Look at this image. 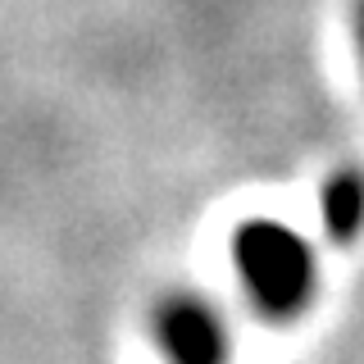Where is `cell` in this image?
Returning a JSON list of instances; mask_svg holds the SVG:
<instances>
[{
	"mask_svg": "<svg viewBox=\"0 0 364 364\" xmlns=\"http://www.w3.org/2000/svg\"><path fill=\"white\" fill-rule=\"evenodd\" d=\"M355 46H360V64H364V0L355 9Z\"/></svg>",
	"mask_w": 364,
	"mask_h": 364,
	"instance_id": "4",
	"label": "cell"
},
{
	"mask_svg": "<svg viewBox=\"0 0 364 364\" xmlns=\"http://www.w3.org/2000/svg\"><path fill=\"white\" fill-rule=\"evenodd\" d=\"M318 223L333 242H355L364 232V173L337 168L318 187Z\"/></svg>",
	"mask_w": 364,
	"mask_h": 364,
	"instance_id": "3",
	"label": "cell"
},
{
	"mask_svg": "<svg viewBox=\"0 0 364 364\" xmlns=\"http://www.w3.org/2000/svg\"><path fill=\"white\" fill-rule=\"evenodd\" d=\"M232 273L242 296L269 318H296L318 291V255L296 228L250 219L232 237Z\"/></svg>",
	"mask_w": 364,
	"mask_h": 364,
	"instance_id": "1",
	"label": "cell"
},
{
	"mask_svg": "<svg viewBox=\"0 0 364 364\" xmlns=\"http://www.w3.org/2000/svg\"><path fill=\"white\" fill-rule=\"evenodd\" d=\"M151 341L164 364H228L232 328L200 291H168L151 310Z\"/></svg>",
	"mask_w": 364,
	"mask_h": 364,
	"instance_id": "2",
	"label": "cell"
}]
</instances>
